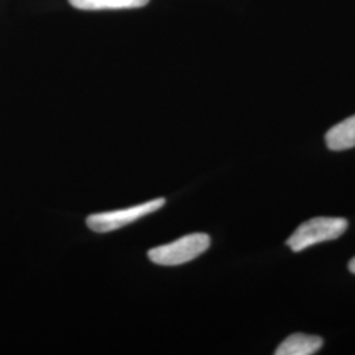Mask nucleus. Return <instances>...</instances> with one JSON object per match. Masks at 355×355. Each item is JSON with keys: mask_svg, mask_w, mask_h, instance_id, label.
<instances>
[{"mask_svg": "<svg viewBox=\"0 0 355 355\" xmlns=\"http://www.w3.org/2000/svg\"><path fill=\"white\" fill-rule=\"evenodd\" d=\"M211 246V239L205 233H192L175 241L157 246L148 252L153 263L159 266H179L193 261Z\"/></svg>", "mask_w": 355, "mask_h": 355, "instance_id": "obj_1", "label": "nucleus"}, {"mask_svg": "<svg viewBox=\"0 0 355 355\" xmlns=\"http://www.w3.org/2000/svg\"><path fill=\"white\" fill-rule=\"evenodd\" d=\"M349 270L355 274V257L350 261V263H349Z\"/></svg>", "mask_w": 355, "mask_h": 355, "instance_id": "obj_7", "label": "nucleus"}, {"mask_svg": "<svg viewBox=\"0 0 355 355\" xmlns=\"http://www.w3.org/2000/svg\"><path fill=\"white\" fill-rule=\"evenodd\" d=\"M165 198H158L146 203L139 204L124 209L94 214L86 218V224L91 230L96 233H108L117 229L124 228L129 224L140 220L145 216L152 215L165 205Z\"/></svg>", "mask_w": 355, "mask_h": 355, "instance_id": "obj_3", "label": "nucleus"}, {"mask_svg": "<svg viewBox=\"0 0 355 355\" xmlns=\"http://www.w3.org/2000/svg\"><path fill=\"white\" fill-rule=\"evenodd\" d=\"M330 150H347L355 148V114L330 128L325 136Z\"/></svg>", "mask_w": 355, "mask_h": 355, "instance_id": "obj_5", "label": "nucleus"}, {"mask_svg": "<svg viewBox=\"0 0 355 355\" xmlns=\"http://www.w3.org/2000/svg\"><path fill=\"white\" fill-rule=\"evenodd\" d=\"M347 225V220L343 217H315L296 229L287 240V245L292 252L299 253L320 242L338 239L346 232Z\"/></svg>", "mask_w": 355, "mask_h": 355, "instance_id": "obj_2", "label": "nucleus"}, {"mask_svg": "<svg viewBox=\"0 0 355 355\" xmlns=\"http://www.w3.org/2000/svg\"><path fill=\"white\" fill-rule=\"evenodd\" d=\"M69 1L73 7L83 11L140 8L149 3V0H69Z\"/></svg>", "mask_w": 355, "mask_h": 355, "instance_id": "obj_6", "label": "nucleus"}, {"mask_svg": "<svg viewBox=\"0 0 355 355\" xmlns=\"http://www.w3.org/2000/svg\"><path fill=\"white\" fill-rule=\"evenodd\" d=\"M322 345L324 341L318 336L295 333L280 343L279 347L275 350V355L316 354Z\"/></svg>", "mask_w": 355, "mask_h": 355, "instance_id": "obj_4", "label": "nucleus"}]
</instances>
